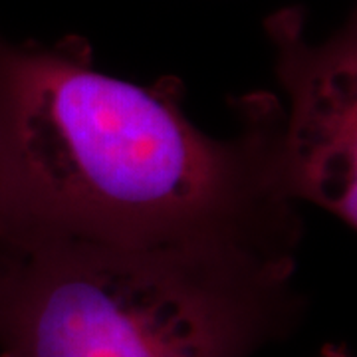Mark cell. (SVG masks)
I'll list each match as a JSON object with an SVG mask.
<instances>
[{
    "instance_id": "6da1fadb",
    "label": "cell",
    "mask_w": 357,
    "mask_h": 357,
    "mask_svg": "<svg viewBox=\"0 0 357 357\" xmlns=\"http://www.w3.org/2000/svg\"><path fill=\"white\" fill-rule=\"evenodd\" d=\"M173 77L137 86L93 68L79 38L0 36V243L232 246L294 258L302 236L282 191L284 107L241 100V129L213 137Z\"/></svg>"
},
{
    "instance_id": "7a4b0ae2",
    "label": "cell",
    "mask_w": 357,
    "mask_h": 357,
    "mask_svg": "<svg viewBox=\"0 0 357 357\" xmlns=\"http://www.w3.org/2000/svg\"><path fill=\"white\" fill-rule=\"evenodd\" d=\"M294 258L50 241L0 252L2 357H255L302 312Z\"/></svg>"
},
{
    "instance_id": "3957f363",
    "label": "cell",
    "mask_w": 357,
    "mask_h": 357,
    "mask_svg": "<svg viewBox=\"0 0 357 357\" xmlns=\"http://www.w3.org/2000/svg\"><path fill=\"white\" fill-rule=\"evenodd\" d=\"M276 74L288 96L282 123L280 185L292 203H312L356 229L357 218V42L356 24L312 46L304 14H272Z\"/></svg>"
},
{
    "instance_id": "277c9868",
    "label": "cell",
    "mask_w": 357,
    "mask_h": 357,
    "mask_svg": "<svg viewBox=\"0 0 357 357\" xmlns=\"http://www.w3.org/2000/svg\"><path fill=\"white\" fill-rule=\"evenodd\" d=\"M318 357H354L345 344H326L319 349Z\"/></svg>"
},
{
    "instance_id": "5b68a950",
    "label": "cell",
    "mask_w": 357,
    "mask_h": 357,
    "mask_svg": "<svg viewBox=\"0 0 357 357\" xmlns=\"http://www.w3.org/2000/svg\"><path fill=\"white\" fill-rule=\"evenodd\" d=\"M0 250H2V243H0Z\"/></svg>"
},
{
    "instance_id": "8992f818",
    "label": "cell",
    "mask_w": 357,
    "mask_h": 357,
    "mask_svg": "<svg viewBox=\"0 0 357 357\" xmlns=\"http://www.w3.org/2000/svg\"><path fill=\"white\" fill-rule=\"evenodd\" d=\"M0 357H2V356H0Z\"/></svg>"
}]
</instances>
